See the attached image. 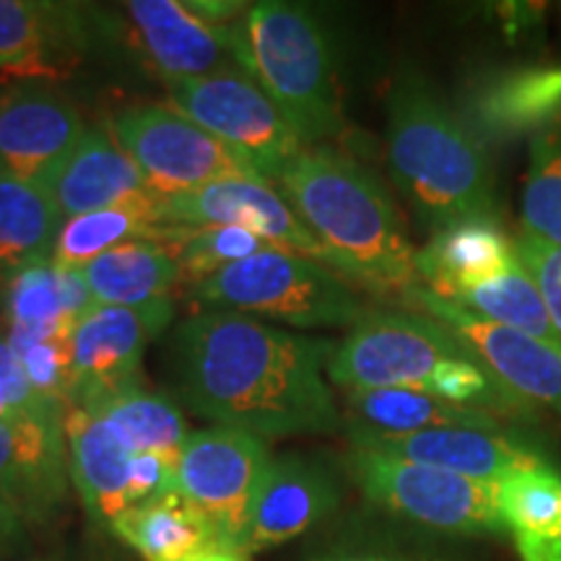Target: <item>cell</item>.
<instances>
[{
  "label": "cell",
  "instance_id": "cell-1",
  "mask_svg": "<svg viewBox=\"0 0 561 561\" xmlns=\"http://www.w3.org/2000/svg\"><path fill=\"white\" fill-rule=\"evenodd\" d=\"M172 351L182 403L216 426L263 439L343 426L328 385L333 341L206 310L180 322Z\"/></svg>",
  "mask_w": 561,
  "mask_h": 561
},
{
  "label": "cell",
  "instance_id": "cell-2",
  "mask_svg": "<svg viewBox=\"0 0 561 561\" xmlns=\"http://www.w3.org/2000/svg\"><path fill=\"white\" fill-rule=\"evenodd\" d=\"M276 185L343 278L398 299L419 284L416 248L401 214L362 161L331 146H310L280 170Z\"/></svg>",
  "mask_w": 561,
  "mask_h": 561
},
{
  "label": "cell",
  "instance_id": "cell-3",
  "mask_svg": "<svg viewBox=\"0 0 561 561\" xmlns=\"http://www.w3.org/2000/svg\"><path fill=\"white\" fill-rule=\"evenodd\" d=\"M388 161L392 182L432 234L496 216L486 146L419 73H403L390 91Z\"/></svg>",
  "mask_w": 561,
  "mask_h": 561
},
{
  "label": "cell",
  "instance_id": "cell-4",
  "mask_svg": "<svg viewBox=\"0 0 561 561\" xmlns=\"http://www.w3.org/2000/svg\"><path fill=\"white\" fill-rule=\"evenodd\" d=\"M252 79L276 102L301 144L325 146L346 130L335 53L322 21L294 3L252 5L248 11Z\"/></svg>",
  "mask_w": 561,
  "mask_h": 561
},
{
  "label": "cell",
  "instance_id": "cell-5",
  "mask_svg": "<svg viewBox=\"0 0 561 561\" xmlns=\"http://www.w3.org/2000/svg\"><path fill=\"white\" fill-rule=\"evenodd\" d=\"M193 299L210 312L261 314L294 328H354L367 314L341 273L284 250L227 265L195 284Z\"/></svg>",
  "mask_w": 561,
  "mask_h": 561
},
{
  "label": "cell",
  "instance_id": "cell-6",
  "mask_svg": "<svg viewBox=\"0 0 561 561\" xmlns=\"http://www.w3.org/2000/svg\"><path fill=\"white\" fill-rule=\"evenodd\" d=\"M362 496L405 523L447 536H504L496 483L351 447L343 458Z\"/></svg>",
  "mask_w": 561,
  "mask_h": 561
},
{
  "label": "cell",
  "instance_id": "cell-7",
  "mask_svg": "<svg viewBox=\"0 0 561 561\" xmlns=\"http://www.w3.org/2000/svg\"><path fill=\"white\" fill-rule=\"evenodd\" d=\"M466 354V343L430 314L367 310L335 346L328 380L346 392H426L442 362Z\"/></svg>",
  "mask_w": 561,
  "mask_h": 561
},
{
  "label": "cell",
  "instance_id": "cell-8",
  "mask_svg": "<svg viewBox=\"0 0 561 561\" xmlns=\"http://www.w3.org/2000/svg\"><path fill=\"white\" fill-rule=\"evenodd\" d=\"M167 107L234 149L268 182L307 149L276 102L248 73L170 79Z\"/></svg>",
  "mask_w": 561,
  "mask_h": 561
},
{
  "label": "cell",
  "instance_id": "cell-9",
  "mask_svg": "<svg viewBox=\"0 0 561 561\" xmlns=\"http://www.w3.org/2000/svg\"><path fill=\"white\" fill-rule=\"evenodd\" d=\"M110 130L140 167L157 198L191 193L221 180H265L248 159L164 104L117 112Z\"/></svg>",
  "mask_w": 561,
  "mask_h": 561
},
{
  "label": "cell",
  "instance_id": "cell-10",
  "mask_svg": "<svg viewBox=\"0 0 561 561\" xmlns=\"http://www.w3.org/2000/svg\"><path fill=\"white\" fill-rule=\"evenodd\" d=\"M271 458L268 442L231 426L191 432L182 447L180 494L210 523L224 551L244 557L252 507Z\"/></svg>",
  "mask_w": 561,
  "mask_h": 561
},
{
  "label": "cell",
  "instance_id": "cell-11",
  "mask_svg": "<svg viewBox=\"0 0 561 561\" xmlns=\"http://www.w3.org/2000/svg\"><path fill=\"white\" fill-rule=\"evenodd\" d=\"M401 305L450 328L476 359L525 403L546 405L561 416V346L483 320L421 284L403 291Z\"/></svg>",
  "mask_w": 561,
  "mask_h": 561
},
{
  "label": "cell",
  "instance_id": "cell-12",
  "mask_svg": "<svg viewBox=\"0 0 561 561\" xmlns=\"http://www.w3.org/2000/svg\"><path fill=\"white\" fill-rule=\"evenodd\" d=\"M159 227H242L273 248L333 268L318 237L301 224L268 180H221L191 193L157 198Z\"/></svg>",
  "mask_w": 561,
  "mask_h": 561
},
{
  "label": "cell",
  "instance_id": "cell-13",
  "mask_svg": "<svg viewBox=\"0 0 561 561\" xmlns=\"http://www.w3.org/2000/svg\"><path fill=\"white\" fill-rule=\"evenodd\" d=\"M66 409L0 421V504L26 523H50L68 500Z\"/></svg>",
  "mask_w": 561,
  "mask_h": 561
},
{
  "label": "cell",
  "instance_id": "cell-14",
  "mask_svg": "<svg viewBox=\"0 0 561 561\" xmlns=\"http://www.w3.org/2000/svg\"><path fill=\"white\" fill-rule=\"evenodd\" d=\"M140 50L170 79H201L214 73L252 76L248 30L216 26L178 0H133L125 5Z\"/></svg>",
  "mask_w": 561,
  "mask_h": 561
},
{
  "label": "cell",
  "instance_id": "cell-15",
  "mask_svg": "<svg viewBox=\"0 0 561 561\" xmlns=\"http://www.w3.org/2000/svg\"><path fill=\"white\" fill-rule=\"evenodd\" d=\"M174 318L172 299L146 307L94 305L70 331L73 398L79 405L91 396L138 382L146 348Z\"/></svg>",
  "mask_w": 561,
  "mask_h": 561
},
{
  "label": "cell",
  "instance_id": "cell-16",
  "mask_svg": "<svg viewBox=\"0 0 561 561\" xmlns=\"http://www.w3.org/2000/svg\"><path fill=\"white\" fill-rule=\"evenodd\" d=\"M343 430L348 434L351 447H359V450L392 455V458L421 462V466L486 483H500L504 476L549 462L541 453L502 430L442 426V430L388 434L356 424H343Z\"/></svg>",
  "mask_w": 561,
  "mask_h": 561
},
{
  "label": "cell",
  "instance_id": "cell-17",
  "mask_svg": "<svg viewBox=\"0 0 561 561\" xmlns=\"http://www.w3.org/2000/svg\"><path fill=\"white\" fill-rule=\"evenodd\" d=\"M83 133L79 112L53 89L0 91V172L42 185Z\"/></svg>",
  "mask_w": 561,
  "mask_h": 561
},
{
  "label": "cell",
  "instance_id": "cell-18",
  "mask_svg": "<svg viewBox=\"0 0 561 561\" xmlns=\"http://www.w3.org/2000/svg\"><path fill=\"white\" fill-rule=\"evenodd\" d=\"M341 504L335 476L297 453L273 455L252 507L244 557L284 546L331 517Z\"/></svg>",
  "mask_w": 561,
  "mask_h": 561
},
{
  "label": "cell",
  "instance_id": "cell-19",
  "mask_svg": "<svg viewBox=\"0 0 561 561\" xmlns=\"http://www.w3.org/2000/svg\"><path fill=\"white\" fill-rule=\"evenodd\" d=\"M460 117L483 146L533 138L561 121V62L483 76L468 89Z\"/></svg>",
  "mask_w": 561,
  "mask_h": 561
},
{
  "label": "cell",
  "instance_id": "cell-20",
  "mask_svg": "<svg viewBox=\"0 0 561 561\" xmlns=\"http://www.w3.org/2000/svg\"><path fill=\"white\" fill-rule=\"evenodd\" d=\"M39 187L58 206L62 221L125 203L157 198L140 167L125 153L123 146L110 133L96 128H87L83 138Z\"/></svg>",
  "mask_w": 561,
  "mask_h": 561
},
{
  "label": "cell",
  "instance_id": "cell-21",
  "mask_svg": "<svg viewBox=\"0 0 561 561\" xmlns=\"http://www.w3.org/2000/svg\"><path fill=\"white\" fill-rule=\"evenodd\" d=\"M66 445L70 483L79 491L89 520L110 528L115 517L133 507V453L107 421L96 419L79 405L66 409Z\"/></svg>",
  "mask_w": 561,
  "mask_h": 561
},
{
  "label": "cell",
  "instance_id": "cell-22",
  "mask_svg": "<svg viewBox=\"0 0 561 561\" xmlns=\"http://www.w3.org/2000/svg\"><path fill=\"white\" fill-rule=\"evenodd\" d=\"M517 257L515 240L496 216L458 221L434 231L416 250L419 284L442 299H453L468 286L502 273Z\"/></svg>",
  "mask_w": 561,
  "mask_h": 561
},
{
  "label": "cell",
  "instance_id": "cell-23",
  "mask_svg": "<svg viewBox=\"0 0 561 561\" xmlns=\"http://www.w3.org/2000/svg\"><path fill=\"white\" fill-rule=\"evenodd\" d=\"M94 305L83 273L58 268L53 261L13 271L5 280L3 307L9 333H70L76 320Z\"/></svg>",
  "mask_w": 561,
  "mask_h": 561
},
{
  "label": "cell",
  "instance_id": "cell-24",
  "mask_svg": "<svg viewBox=\"0 0 561 561\" xmlns=\"http://www.w3.org/2000/svg\"><path fill=\"white\" fill-rule=\"evenodd\" d=\"M110 530L146 561H187L224 551L210 523L180 491L133 504L115 517Z\"/></svg>",
  "mask_w": 561,
  "mask_h": 561
},
{
  "label": "cell",
  "instance_id": "cell-25",
  "mask_svg": "<svg viewBox=\"0 0 561 561\" xmlns=\"http://www.w3.org/2000/svg\"><path fill=\"white\" fill-rule=\"evenodd\" d=\"M496 500L520 561H561V476L551 462L504 476Z\"/></svg>",
  "mask_w": 561,
  "mask_h": 561
},
{
  "label": "cell",
  "instance_id": "cell-26",
  "mask_svg": "<svg viewBox=\"0 0 561 561\" xmlns=\"http://www.w3.org/2000/svg\"><path fill=\"white\" fill-rule=\"evenodd\" d=\"M79 39V21L68 5L0 0V68L55 76Z\"/></svg>",
  "mask_w": 561,
  "mask_h": 561
},
{
  "label": "cell",
  "instance_id": "cell-27",
  "mask_svg": "<svg viewBox=\"0 0 561 561\" xmlns=\"http://www.w3.org/2000/svg\"><path fill=\"white\" fill-rule=\"evenodd\" d=\"M79 409L107 421L133 455H159L180 471L182 447L191 432H187L182 411L167 396L133 382L125 388L91 396L79 403Z\"/></svg>",
  "mask_w": 561,
  "mask_h": 561
},
{
  "label": "cell",
  "instance_id": "cell-28",
  "mask_svg": "<svg viewBox=\"0 0 561 561\" xmlns=\"http://www.w3.org/2000/svg\"><path fill=\"white\" fill-rule=\"evenodd\" d=\"M96 305L146 307L172 299L182 271L172 252L157 240H133L104 252L81 268Z\"/></svg>",
  "mask_w": 561,
  "mask_h": 561
},
{
  "label": "cell",
  "instance_id": "cell-29",
  "mask_svg": "<svg viewBox=\"0 0 561 561\" xmlns=\"http://www.w3.org/2000/svg\"><path fill=\"white\" fill-rule=\"evenodd\" d=\"M62 216L34 182L0 172V271L50 263Z\"/></svg>",
  "mask_w": 561,
  "mask_h": 561
},
{
  "label": "cell",
  "instance_id": "cell-30",
  "mask_svg": "<svg viewBox=\"0 0 561 561\" xmlns=\"http://www.w3.org/2000/svg\"><path fill=\"white\" fill-rule=\"evenodd\" d=\"M348 424L364 430L405 434L442 426H473V430H502L500 419L473 405H455L416 390H362L348 392Z\"/></svg>",
  "mask_w": 561,
  "mask_h": 561
},
{
  "label": "cell",
  "instance_id": "cell-31",
  "mask_svg": "<svg viewBox=\"0 0 561 561\" xmlns=\"http://www.w3.org/2000/svg\"><path fill=\"white\" fill-rule=\"evenodd\" d=\"M450 301L510 331L561 346V335L553 325L543 294L520 257H515L496 276L455 294Z\"/></svg>",
  "mask_w": 561,
  "mask_h": 561
},
{
  "label": "cell",
  "instance_id": "cell-32",
  "mask_svg": "<svg viewBox=\"0 0 561 561\" xmlns=\"http://www.w3.org/2000/svg\"><path fill=\"white\" fill-rule=\"evenodd\" d=\"M157 198L94 210L62 221L55 240L53 263L66 271H81L104 252L133 240H157Z\"/></svg>",
  "mask_w": 561,
  "mask_h": 561
},
{
  "label": "cell",
  "instance_id": "cell-33",
  "mask_svg": "<svg viewBox=\"0 0 561 561\" xmlns=\"http://www.w3.org/2000/svg\"><path fill=\"white\" fill-rule=\"evenodd\" d=\"M157 242L172 252L182 280H191L193 286L257 252L278 250L242 227H161Z\"/></svg>",
  "mask_w": 561,
  "mask_h": 561
},
{
  "label": "cell",
  "instance_id": "cell-34",
  "mask_svg": "<svg viewBox=\"0 0 561 561\" xmlns=\"http://www.w3.org/2000/svg\"><path fill=\"white\" fill-rule=\"evenodd\" d=\"M523 231L561 248V121L530 138Z\"/></svg>",
  "mask_w": 561,
  "mask_h": 561
},
{
  "label": "cell",
  "instance_id": "cell-35",
  "mask_svg": "<svg viewBox=\"0 0 561 561\" xmlns=\"http://www.w3.org/2000/svg\"><path fill=\"white\" fill-rule=\"evenodd\" d=\"M16 351L21 367L39 396L70 409L73 398V354H70V333L58 335H5Z\"/></svg>",
  "mask_w": 561,
  "mask_h": 561
},
{
  "label": "cell",
  "instance_id": "cell-36",
  "mask_svg": "<svg viewBox=\"0 0 561 561\" xmlns=\"http://www.w3.org/2000/svg\"><path fill=\"white\" fill-rule=\"evenodd\" d=\"M515 250L525 268L530 271V276L536 278L553 325L561 335V248H553V244L520 229V234L515 237Z\"/></svg>",
  "mask_w": 561,
  "mask_h": 561
},
{
  "label": "cell",
  "instance_id": "cell-37",
  "mask_svg": "<svg viewBox=\"0 0 561 561\" xmlns=\"http://www.w3.org/2000/svg\"><path fill=\"white\" fill-rule=\"evenodd\" d=\"M0 405L16 413H45L55 409H66V405L50 401V398L39 396L32 388L30 377H26L24 367L16 351L5 335H0Z\"/></svg>",
  "mask_w": 561,
  "mask_h": 561
},
{
  "label": "cell",
  "instance_id": "cell-38",
  "mask_svg": "<svg viewBox=\"0 0 561 561\" xmlns=\"http://www.w3.org/2000/svg\"><path fill=\"white\" fill-rule=\"evenodd\" d=\"M310 561H447L434 553L403 551V549H343L320 553Z\"/></svg>",
  "mask_w": 561,
  "mask_h": 561
},
{
  "label": "cell",
  "instance_id": "cell-39",
  "mask_svg": "<svg viewBox=\"0 0 561 561\" xmlns=\"http://www.w3.org/2000/svg\"><path fill=\"white\" fill-rule=\"evenodd\" d=\"M26 523L19 515L0 504V559L13 557L21 549V543L26 541Z\"/></svg>",
  "mask_w": 561,
  "mask_h": 561
},
{
  "label": "cell",
  "instance_id": "cell-40",
  "mask_svg": "<svg viewBox=\"0 0 561 561\" xmlns=\"http://www.w3.org/2000/svg\"><path fill=\"white\" fill-rule=\"evenodd\" d=\"M187 561H248V559L237 557V553H227V551H210V553H201V557H193Z\"/></svg>",
  "mask_w": 561,
  "mask_h": 561
},
{
  "label": "cell",
  "instance_id": "cell-41",
  "mask_svg": "<svg viewBox=\"0 0 561 561\" xmlns=\"http://www.w3.org/2000/svg\"><path fill=\"white\" fill-rule=\"evenodd\" d=\"M11 416H16V411H9V409H5V405H0V421H5V419H11Z\"/></svg>",
  "mask_w": 561,
  "mask_h": 561
}]
</instances>
